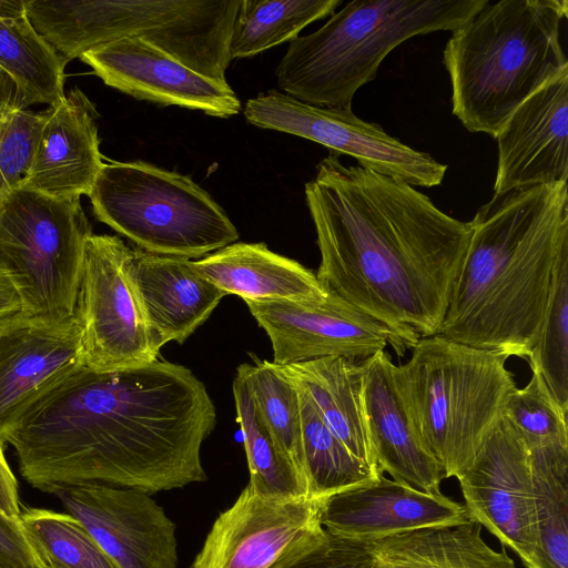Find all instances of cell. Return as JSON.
Instances as JSON below:
<instances>
[{
    "mask_svg": "<svg viewBox=\"0 0 568 568\" xmlns=\"http://www.w3.org/2000/svg\"><path fill=\"white\" fill-rule=\"evenodd\" d=\"M215 424L194 373L156 359L79 368L30 408L7 444L22 478L40 491L103 484L153 495L207 479L201 448Z\"/></svg>",
    "mask_w": 568,
    "mask_h": 568,
    "instance_id": "1",
    "label": "cell"
},
{
    "mask_svg": "<svg viewBox=\"0 0 568 568\" xmlns=\"http://www.w3.org/2000/svg\"><path fill=\"white\" fill-rule=\"evenodd\" d=\"M329 292L414 344L444 321L471 234L407 182L331 153L305 184Z\"/></svg>",
    "mask_w": 568,
    "mask_h": 568,
    "instance_id": "2",
    "label": "cell"
},
{
    "mask_svg": "<svg viewBox=\"0 0 568 568\" xmlns=\"http://www.w3.org/2000/svg\"><path fill=\"white\" fill-rule=\"evenodd\" d=\"M469 223L468 248L437 334L527 358L557 261L568 248V183L494 193Z\"/></svg>",
    "mask_w": 568,
    "mask_h": 568,
    "instance_id": "3",
    "label": "cell"
},
{
    "mask_svg": "<svg viewBox=\"0 0 568 568\" xmlns=\"http://www.w3.org/2000/svg\"><path fill=\"white\" fill-rule=\"evenodd\" d=\"M567 17L566 0H488L453 31L443 61L452 111L468 131L496 138L524 101L568 70Z\"/></svg>",
    "mask_w": 568,
    "mask_h": 568,
    "instance_id": "4",
    "label": "cell"
},
{
    "mask_svg": "<svg viewBox=\"0 0 568 568\" xmlns=\"http://www.w3.org/2000/svg\"><path fill=\"white\" fill-rule=\"evenodd\" d=\"M487 1H349L320 29L290 42L275 69L278 88L310 105L351 110L393 49L415 36L458 29Z\"/></svg>",
    "mask_w": 568,
    "mask_h": 568,
    "instance_id": "5",
    "label": "cell"
},
{
    "mask_svg": "<svg viewBox=\"0 0 568 568\" xmlns=\"http://www.w3.org/2000/svg\"><path fill=\"white\" fill-rule=\"evenodd\" d=\"M505 354L438 334L420 337L395 379L408 413L445 478L458 479L516 389Z\"/></svg>",
    "mask_w": 568,
    "mask_h": 568,
    "instance_id": "6",
    "label": "cell"
},
{
    "mask_svg": "<svg viewBox=\"0 0 568 568\" xmlns=\"http://www.w3.org/2000/svg\"><path fill=\"white\" fill-rule=\"evenodd\" d=\"M88 196L98 220L151 254L192 260L239 240L205 190L151 163L103 162Z\"/></svg>",
    "mask_w": 568,
    "mask_h": 568,
    "instance_id": "7",
    "label": "cell"
},
{
    "mask_svg": "<svg viewBox=\"0 0 568 568\" xmlns=\"http://www.w3.org/2000/svg\"><path fill=\"white\" fill-rule=\"evenodd\" d=\"M91 234L80 199L54 197L23 185L0 199V270L13 282L23 314L74 316Z\"/></svg>",
    "mask_w": 568,
    "mask_h": 568,
    "instance_id": "8",
    "label": "cell"
},
{
    "mask_svg": "<svg viewBox=\"0 0 568 568\" xmlns=\"http://www.w3.org/2000/svg\"><path fill=\"white\" fill-rule=\"evenodd\" d=\"M132 257L118 236L92 233L85 242L74 315L89 369H125L159 357L162 345L148 322Z\"/></svg>",
    "mask_w": 568,
    "mask_h": 568,
    "instance_id": "9",
    "label": "cell"
},
{
    "mask_svg": "<svg viewBox=\"0 0 568 568\" xmlns=\"http://www.w3.org/2000/svg\"><path fill=\"white\" fill-rule=\"evenodd\" d=\"M321 503L246 486L213 523L192 568H290L326 539Z\"/></svg>",
    "mask_w": 568,
    "mask_h": 568,
    "instance_id": "10",
    "label": "cell"
},
{
    "mask_svg": "<svg viewBox=\"0 0 568 568\" xmlns=\"http://www.w3.org/2000/svg\"><path fill=\"white\" fill-rule=\"evenodd\" d=\"M246 121L255 126L307 139L347 154L358 165L400 179L413 186L439 185L447 165L367 122L352 109H329L303 103L280 90L261 92L246 101Z\"/></svg>",
    "mask_w": 568,
    "mask_h": 568,
    "instance_id": "11",
    "label": "cell"
},
{
    "mask_svg": "<svg viewBox=\"0 0 568 568\" xmlns=\"http://www.w3.org/2000/svg\"><path fill=\"white\" fill-rule=\"evenodd\" d=\"M457 480L469 519L531 568L537 548V509L530 453L503 412Z\"/></svg>",
    "mask_w": 568,
    "mask_h": 568,
    "instance_id": "12",
    "label": "cell"
},
{
    "mask_svg": "<svg viewBox=\"0 0 568 568\" xmlns=\"http://www.w3.org/2000/svg\"><path fill=\"white\" fill-rule=\"evenodd\" d=\"M316 303L244 301L267 334L273 363L287 365L326 356L363 362L389 345L399 356L415 345L397 331L327 291Z\"/></svg>",
    "mask_w": 568,
    "mask_h": 568,
    "instance_id": "13",
    "label": "cell"
},
{
    "mask_svg": "<svg viewBox=\"0 0 568 568\" xmlns=\"http://www.w3.org/2000/svg\"><path fill=\"white\" fill-rule=\"evenodd\" d=\"M116 568H176V527L150 494L88 484L54 494Z\"/></svg>",
    "mask_w": 568,
    "mask_h": 568,
    "instance_id": "14",
    "label": "cell"
},
{
    "mask_svg": "<svg viewBox=\"0 0 568 568\" xmlns=\"http://www.w3.org/2000/svg\"><path fill=\"white\" fill-rule=\"evenodd\" d=\"M84 367L75 315L47 320L20 313L0 324V444L44 395Z\"/></svg>",
    "mask_w": 568,
    "mask_h": 568,
    "instance_id": "15",
    "label": "cell"
},
{
    "mask_svg": "<svg viewBox=\"0 0 568 568\" xmlns=\"http://www.w3.org/2000/svg\"><path fill=\"white\" fill-rule=\"evenodd\" d=\"M102 81L125 94L162 105L202 111L230 118L242 104L229 83L189 68L149 41L130 37L80 57Z\"/></svg>",
    "mask_w": 568,
    "mask_h": 568,
    "instance_id": "16",
    "label": "cell"
},
{
    "mask_svg": "<svg viewBox=\"0 0 568 568\" xmlns=\"http://www.w3.org/2000/svg\"><path fill=\"white\" fill-rule=\"evenodd\" d=\"M495 139L494 193L568 183V70L524 101Z\"/></svg>",
    "mask_w": 568,
    "mask_h": 568,
    "instance_id": "17",
    "label": "cell"
},
{
    "mask_svg": "<svg viewBox=\"0 0 568 568\" xmlns=\"http://www.w3.org/2000/svg\"><path fill=\"white\" fill-rule=\"evenodd\" d=\"M469 520L460 503L442 493H426L388 479L384 474L321 503V521L327 532L362 541Z\"/></svg>",
    "mask_w": 568,
    "mask_h": 568,
    "instance_id": "18",
    "label": "cell"
},
{
    "mask_svg": "<svg viewBox=\"0 0 568 568\" xmlns=\"http://www.w3.org/2000/svg\"><path fill=\"white\" fill-rule=\"evenodd\" d=\"M40 115L33 156L21 185L54 197L89 195L103 165L93 103L73 89Z\"/></svg>",
    "mask_w": 568,
    "mask_h": 568,
    "instance_id": "19",
    "label": "cell"
},
{
    "mask_svg": "<svg viewBox=\"0 0 568 568\" xmlns=\"http://www.w3.org/2000/svg\"><path fill=\"white\" fill-rule=\"evenodd\" d=\"M362 366L366 426L379 470L426 493H440L445 474L423 442L395 379L388 352L379 351Z\"/></svg>",
    "mask_w": 568,
    "mask_h": 568,
    "instance_id": "20",
    "label": "cell"
},
{
    "mask_svg": "<svg viewBox=\"0 0 568 568\" xmlns=\"http://www.w3.org/2000/svg\"><path fill=\"white\" fill-rule=\"evenodd\" d=\"M191 261L133 248L135 284L148 322L162 346L184 343L226 295L197 274Z\"/></svg>",
    "mask_w": 568,
    "mask_h": 568,
    "instance_id": "21",
    "label": "cell"
},
{
    "mask_svg": "<svg viewBox=\"0 0 568 568\" xmlns=\"http://www.w3.org/2000/svg\"><path fill=\"white\" fill-rule=\"evenodd\" d=\"M191 265L226 295L243 301L316 303L328 294L315 273L264 243L235 242Z\"/></svg>",
    "mask_w": 568,
    "mask_h": 568,
    "instance_id": "22",
    "label": "cell"
},
{
    "mask_svg": "<svg viewBox=\"0 0 568 568\" xmlns=\"http://www.w3.org/2000/svg\"><path fill=\"white\" fill-rule=\"evenodd\" d=\"M281 366L348 450L372 470L382 473L366 426L361 363L326 356Z\"/></svg>",
    "mask_w": 568,
    "mask_h": 568,
    "instance_id": "23",
    "label": "cell"
},
{
    "mask_svg": "<svg viewBox=\"0 0 568 568\" xmlns=\"http://www.w3.org/2000/svg\"><path fill=\"white\" fill-rule=\"evenodd\" d=\"M475 521L415 529L365 541L374 568H516L489 547Z\"/></svg>",
    "mask_w": 568,
    "mask_h": 568,
    "instance_id": "24",
    "label": "cell"
},
{
    "mask_svg": "<svg viewBox=\"0 0 568 568\" xmlns=\"http://www.w3.org/2000/svg\"><path fill=\"white\" fill-rule=\"evenodd\" d=\"M342 0H241L230 37L231 60L256 55L298 37Z\"/></svg>",
    "mask_w": 568,
    "mask_h": 568,
    "instance_id": "25",
    "label": "cell"
},
{
    "mask_svg": "<svg viewBox=\"0 0 568 568\" xmlns=\"http://www.w3.org/2000/svg\"><path fill=\"white\" fill-rule=\"evenodd\" d=\"M537 509L531 568H568V446L529 449Z\"/></svg>",
    "mask_w": 568,
    "mask_h": 568,
    "instance_id": "26",
    "label": "cell"
},
{
    "mask_svg": "<svg viewBox=\"0 0 568 568\" xmlns=\"http://www.w3.org/2000/svg\"><path fill=\"white\" fill-rule=\"evenodd\" d=\"M64 67L27 16L0 19V69L13 79L32 104L51 105L64 95Z\"/></svg>",
    "mask_w": 568,
    "mask_h": 568,
    "instance_id": "27",
    "label": "cell"
},
{
    "mask_svg": "<svg viewBox=\"0 0 568 568\" xmlns=\"http://www.w3.org/2000/svg\"><path fill=\"white\" fill-rule=\"evenodd\" d=\"M296 387L301 403L302 452L310 497L324 499L383 474L372 470L356 458L325 425L305 392L297 384Z\"/></svg>",
    "mask_w": 568,
    "mask_h": 568,
    "instance_id": "28",
    "label": "cell"
},
{
    "mask_svg": "<svg viewBox=\"0 0 568 568\" xmlns=\"http://www.w3.org/2000/svg\"><path fill=\"white\" fill-rule=\"evenodd\" d=\"M236 420L247 458L250 481L256 494L274 497L308 496L306 485L280 449L263 423L245 379L237 367L233 381Z\"/></svg>",
    "mask_w": 568,
    "mask_h": 568,
    "instance_id": "29",
    "label": "cell"
},
{
    "mask_svg": "<svg viewBox=\"0 0 568 568\" xmlns=\"http://www.w3.org/2000/svg\"><path fill=\"white\" fill-rule=\"evenodd\" d=\"M239 368L245 376L263 423L307 488L296 384L281 365L273 362L255 361L254 364L244 363Z\"/></svg>",
    "mask_w": 568,
    "mask_h": 568,
    "instance_id": "30",
    "label": "cell"
},
{
    "mask_svg": "<svg viewBox=\"0 0 568 568\" xmlns=\"http://www.w3.org/2000/svg\"><path fill=\"white\" fill-rule=\"evenodd\" d=\"M526 361L568 413V248L557 261L547 307Z\"/></svg>",
    "mask_w": 568,
    "mask_h": 568,
    "instance_id": "31",
    "label": "cell"
},
{
    "mask_svg": "<svg viewBox=\"0 0 568 568\" xmlns=\"http://www.w3.org/2000/svg\"><path fill=\"white\" fill-rule=\"evenodd\" d=\"M20 519L49 566L116 568L74 516L52 509L22 507Z\"/></svg>",
    "mask_w": 568,
    "mask_h": 568,
    "instance_id": "32",
    "label": "cell"
},
{
    "mask_svg": "<svg viewBox=\"0 0 568 568\" xmlns=\"http://www.w3.org/2000/svg\"><path fill=\"white\" fill-rule=\"evenodd\" d=\"M523 388L507 397L503 414L523 437L528 449L568 446L567 413L556 403L541 376L531 372Z\"/></svg>",
    "mask_w": 568,
    "mask_h": 568,
    "instance_id": "33",
    "label": "cell"
},
{
    "mask_svg": "<svg viewBox=\"0 0 568 568\" xmlns=\"http://www.w3.org/2000/svg\"><path fill=\"white\" fill-rule=\"evenodd\" d=\"M40 122V112L21 109L0 125V199L21 185L27 176Z\"/></svg>",
    "mask_w": 568,
    "mask_h": 568,
    "instance_id": "34",
    "label": "cell"
},
{
    "mask_svg": "<svg viewBox=\"0 0 568 568\" xmlns=\"http://www.w3.org/2000/svg\"><path fill=\"white\" fill-rule=\"evenodd\" d=\"M290 568H374V560L365 541L327 532L322 545Z\"/></svg>",
    "mask_w": 568,
    "mask_h": 568,
    "instance_id": "35",
    "label": "cell"
},
{
    "mask_svg": "<svg viewBox=\"0 0 568 568\" xmlns=\"http://www.w3.org/2000/svg\"><path fill=\"white\" fill-rule=\"evenodd\" d=\"M50 567L20 520L0 514V568Z\"/></svg>",
    "mask_w": 568,
    "mask_h": 568,
    "instance_id": "36",
    "label": "cell"
},
{
    "mask_svg": "<svg viewBox=\"0 0 568 568\" xmlns=\"http://www.w3.org/2000/svg\"><path fill=\"white\" fill-rule=\"evenodd\" d=\"M21 510L18 481L6 459L3 446L0 444V514L20 520Z\"/></svg>",
    "mask_w": 568,
    "mask_h": 568,
    "instance_id": "37",
    "label": "cell"
},
{
    "mask_svg": "<svg viewBox=\"0 0 568 568\" xmlns=\"http://www.w3.org/2000/svg\"><path fill=\"white\" fill-rule=\"evenodd\" d=\"M32 102L13 81L0 69V125L14 111L28 109Z\"/></svg>",
    "mask_w": 568,
    "mask_h": 568,
    "instance_id": "38",
    "label": "cell"
},
{
    "mask_svg": "<svg viewBox=\"0 0 568 568\" xmlns=\"http://www.w3.org/2000/svg\"><path fill=\"white\" fill-rule=\"evenodd\" d=\"M21 297L11 278L0 270V322L22 313Z\"/></svg>",
    "mask_w": 568,
    "mask_h": 568,
    "instance_id": "39",
    "label": "cell"
},
{
    "mask_svg": "<svg viewBox=\"0 0 568 568\" xmlns=\"http://www.w3.org/2000/svg\"><path fill=\"white\" fill-rule=\"evenodd\" d=\"M27 0H0V19H17L27 16Z\"/></svg>",
    "mask_w": 568,
    "mask_h": 568,
    "instance_id": "40",
    "label": "cell"
},
{
    "mask_svg": "<svg viewBox=\"0 0 568 568\" xmlns=\"http://www.w3.org/2000/svg\"><path fill=\"white\" fill-rule=\"evenodd\" d=\"M47 568H54V567H51V566H50V567H47Z\"/></svg>",
    "mask_w": 568,
    "mask_h": 568,
    "instance_id": "41",
    "label": "cell"
},
{
    "mask_svg": "<svg viewBox=\"0 0 568 568\" xmlns=\"http://www.w3.org/2000/svg\"><path fill=\"white\" fill-rule=\"evenodd\" d=\"M3 321L0 322V324L2 323Z\"/></svg>",
    "mask_w": 568,
    "mask_h": 568,
    "instance_id": "42",
    "label": "cell"
}]
</instances>
